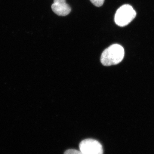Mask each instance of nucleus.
I'll use <instances>...</instances> for the list:
<instances>
[{"label":"nucleus","mask_w":154,"mask_h":154,"mask_svg":"<svg viewBox=\"0 0 154 154\" xmlns=\"http://www.w3.org/2000/svg\"><path fill=\"white\" fill-rule=\"evenodd\" d=\"M125 54L123 48L119 44H113L104 51L101 57V62L105 66H110L121 62Z\"/></svg>","instance_id":"1"},{"label":"nucleus","mask_w":154,"mask_h":154,"mask_svg":"<svg viewBox=\"0 0 154 154\" xmlns=\"http://www.w3.org/2000/svg\"><path fill=\"white\" fill-rule=\"evenodd\" d=\"M136 16V12L129 5L121 6L116 11L114 20L116 24L120 27H124L129 24Z\"/></svg>","instance_id":"2"},{"label":"nucleus","mask_w":154,"mask_h":154,"mask_svg":"<svg viewBox=\"0 0 154 154\" xmlns=\"http://www.w3.org/2000/svg\"><path fill=\"white\" fill-rule=\"evenodd\" d=\"M79 149L84 154H103L102 146L98 141L92 139H87L82 141Z\"/></svg>","instance_id":"3"},{"label":"nucleus","mask_w":154,"mask_h":154,"mask_svg":"<svg viewBox=\"0 0 154 154\" xmlns=\"http://www.w3.org/2000/svg\"><path fill=\"white\" fill-rule=\"evenodd\" d=\"M53 11L58 16H66L71 11L70 7L66 2V0H54L51 5Z\"/></svg>","instance_id":"4"},{"label":"nucleus","mask_w":154,"mask_h":154,"mask_svg":"<svg viewBox=\"0 0 154 154\" xmlns=\"http://www.w3.org/2000/svg\"><path fill=\"white\" fill-rule=\"evenodd\" d=\"M91 3L97 7H100L103 5L105 0H90Z\"/></svg>","instance_id":"5"},{"label":"nucleus","mask_w":154,"mask_h":154,"mask_svg":"<svg viewBox=\"0 0 154 154\" xmlns=\"http://www.w3.org/2000/svg\"><path fill=\"white\" fill-rule=\"evenodd\" d=\"M64 154H84L81 151L77 150L74 149L67 150L65 152Z\"/></svg>","instance_id":"6"}]
</instances>
